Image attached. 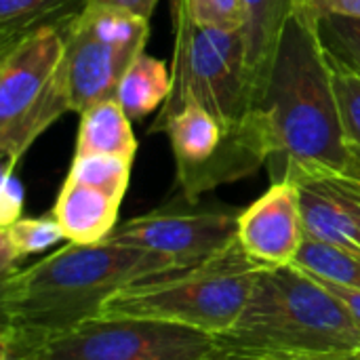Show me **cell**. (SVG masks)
Listing matches in <instances>:
<instances>
[{
  "mask_svg": "<svg viewBox=\"0 0 360 360\" xmlns=\"http://www.w3.org/2000/svg\"><path fill=\"white\" fill-rule=\"evenodd\" d=\"M306 240L297 186L291 179L272 186L238 213V245L264 268L291 266Z\"/></svg>",
  "mask_w": 360,
  "mask_h": 360,
  "instance_id": "30bf717a",
  "label": "cell"
},
{
  "mask_svg": "<svg viewBox=\"0 0 360 360\" xmlns=\"http://www.w3.org/2000/svg\"><path fill=\"white\" fill-rule=\"evenodd\" d=\"M297 4L300 0H243L245 63L259 108L268 86V78H270V70L283 27Z\"/></svg>",
  "mask_w": 360,
  "mask_h": 360,
  "instance_id": "5bb4252c",
  "label": "cell"
},
{
  "mask_svg": "<svg viewBox=\"0 0 360 360\" xmlns=\"http://www.w3.org/2000/svg\"><path fill=\"white\" fill-rule=\"evenodd\" d=\"M27 360H205L215 338L190 327L116 316H97L51 335H23L2 327Z\"/></svg>",
  "mask_w": 360,
  "mask_h": 360,
  "instance_id": "ba28073f",
  "label": "cell"
},
{
  "mask_svg": "<svg viewBox=\"0 0 360 360\" xmlns=\"http://www.w3.org/2000/svg\"><path fill=\"white\" fill-rule=\"evenodd\" d=\"M179 268L169 257L112 240L70 243L49 257L2 278V327L23 335H51L101 314L124 285Z\"/></svg>",
  "mask_w": 360,
  "mask_h": 360,
  "instance_id": "7a4b0ae2",
  "label": "cell"
},
{
  "mask_svg": "<svg viewBox=\"0 0 360 360\" xmlns=\"http://www.w3.org/2000/svg\"><path fill=\"white\" fill-rule=\"evenodd\" d=\"M226 344L289 352H360V333L344 304L297 266L264 268Z\"/></svg>",
  "mask_w": 360,
  "mask_h": 360,
  "instance_id": "277c9868",
  "label": "cell"
},
{
  "mask_svg": "<svg viewBox=\"0 0 360 360\" xmlns=\"http://www.w3.org/2000/svg\"><path fill=\"white\" fill-rule=\"evenodd\" d=\"M0 360H27V356L13 338L0 333Z\"/></svg>",
  "mask_w": 360,
  "mask_h": 360,
  "instance_id": "f1b7e54d",
  "label": "cell"
},
{
  "mask_svg": "<svg viewBox=\"0 0 360 360\" xmlns=\"http://www.w3.org/2000/svg\"><path fill=\"white\" fill-rule=\"evenodd\" d=\"M181 4L190 19L198 25L226 32H243V0H181Z\"/></svg>",
  "mask_w": 360,
  "mask_h": 360,
  "instance_id": "7402d4cb",
  "label": "cell"
},
{
  "mask_svg": "<svg viewBox=\"0 0 360 360\" xmlns=\"http://www.w3.org/2000/svg\"><path fill=\"white\" fill-rule=\"evenodd\" d=\"M171 89V65L143 51L124 70L116 89V99L131 120H141L165 105Z\"/></svg>",
  "mask_w": 360,
  "mask_h": 360,
  "instance_id": "2e32d148",
  "label": "cell"
},
{
  "mask_svg": "<svg viewBox=\"0 0 360 360\" xmlns=\"http://www.w3.org/2000/svg\"><path fill=\"white\" fill-rule=\"evenodd\" d=\"M137 55L141 53L122 49L97 36L82 13L70 21L63 61L70 112L82 114L91 105L116 97L118 82Z\"/></svg>",
  "mask_w": 360,
  "mask_h": 360,
  "instance_id": "8fae6325",
  "label": "cell"
},
{
  "mask_svg": "<svg viewBox=\"0 0 360 360\" xmlns=\"http://www.w3.org/2000/svg\"><path fill=\"white\" fill-rule=\"evenodd\" d=\"M327 44V42H325ZM331 78L342 116V127L350 148L360 154V68L329 49Z\"/></svg>",
  "mask_w": 360,
  "mask_h": 360,
  "instance_id": "44dd1931",
  "label": "cell"
},
{
  "mask_svg": "<svg viewBox=\"0 0 360 360\" xmlns=\"http://www.w3.org/2000/svg\"><path fill=\"white\" fill-rule=\"evenodd\" d=\"M264 266L238 245L186 268L143 276L118 289L99 316L148 319L226 335L245 312Z\"/></svg>",
  "mask_w": 360,
  "mask_h": 360,
  "instance_id": "3957f363",
  "label": "cell"
},
{
  "mask_svg": "<svg viewBox=\"0 0 360 360\" xmlns=\"http://www.w3.org/2000/svg\"><path fill=\"white\" fill-rule=\"evenodd\" d=\"M108 240L154 251L186 268L217 255L238 240V213L158 209L116 226Z\"/></svg>",
  "mask_w": 360,
  "mask_h": 360,
  "instance_id": "9c48e42d",
  "label": "cell"
},
{
  "mask_svg": "<svg viewBox=\"0 0 360 360\" xmlns=\"http://www.w3.org/2000/svg\"><path fill=\"white\" fill-rule=\"evenodd\" d=\"M91 4H101V6H112V8H120L139 17L150 19L158 0H89Z\"/></svg>",
  "mask_w": 360,
  "mask_h": 360,
  "instance_id": "83f0119b",
  "label": "cell"
},
{
  "mask_svg": "<svg viewBox=\"0 0 360 360\" xmlns=\"http://www.w3.org/2000/svg\"><path fill=\"white\" fill-rule=\"evenodd\" d=\"M297 186L306 236L360 251V179L340 175L285 177Z\"/></svg>",
  "mask_w": 360,
  "mask_h": 360,
  "instance_id": "7c38bea8",
  "label": "cell"
},
{
  "mask_svg": "<svg viewBox=\"0 0 360 360\" xmlns=\"http://www.w3.org/2000/svg\"><path fill=\"white\" fill-rule=\"evenodd\" d=\"M68 25L42 27L0 51L2 165L17 167L27 148L70 110L63 76Z\"/></svg>",
  "mask_w": 360,
  "mask_h": 360,
  "instance_id": "8992f818",
  "label": "cell"
},
{
  "mask_svg": "<svg viewBox=\"0 0 360 360\" xmlns=\"http://www.w3.org/2000/svg\"><path fill=\"white\" fill-rule=\"evenodd\" d=\"M319 23L327 46L342 59L360 68V19L319 17Z\"/></svg>",
  "mask_w": 360,
  "mask_h": 360,
  "instance_id": "cb8c5ba5",
  "label": "cell"
},
{
  "mask_svg": "<svg viewBox=\"0 0 360 360\" xmlns=\"http://www.w3.org/2000/svg\"><path fill=\"white\" fill-rule=\"evenodd\" d=\"M63 238L65 234L53 213L44 217H19L8 228H0L2 278L19 270V262H23L27 255L40 253Z\"/></svg>",
  "mask_w": 360,
  "mask_h": 360,
  "instance_id": "ac0fdd59",
  "label": "cell"
},
{
  "mask_svg": "<svg viewBox=\"0 0 360 360\" xmlns=\"http://www.w3.org/2000/svg\"><path fill=\"white\" fill-rule=\"evenodd\" d=\"M89 0H0V51L51 25L76 19Z\"/></svg>",
  "mask_w": 360,
  "mask_h": 360,
  "instance_id": "e0dca14e",
  "label": "cell"
},
{
  "mask_svg": "<svg viewBox=\"0 0 360 360\" xmlns=\"http://www.w3.org/2000/svg\"><path fill=\"white\" fill-rule=\"evenodd\" d=\"M120 202L122 200L99 188L65 177L53 207V215L68 243L97 245L116 230Z\"/></svg>",
  "mask_w": 360,
  "mask_h": 360,
  "instance_id": "4fadbf2b",
  "label": "cell"
},
{
  "mask_svg": "<svg viewBox=\"0 0 360 360\" xmlns=\"http://www.w3.org/2000/svg\"><path fill=\"white\" fill-rule=\"evenodd\" d=\"M293 266L312 276L360 291V251L335 247L306 236Z\"/></svg>",
  "mask_w": 360,
  "mask_h": 360,
  "instance_id": "d6986e66",
  "label": "cell"
},
{
  "mask_svg": "<svg viewBox=\"0 0 360 360\" xmlns=\"http://www.w3.org/2000/svg\"><path fill=\"white\" fill-rule=\"evenodd\" d=\"M274 154L272 181L295 175L360 179V154L344 133L319 15L302 2L287 19L262 99Z\"/></svg>",
  "mask_w": 360,
  "mask_h": 360,
  "instance_id": "6da1fadb",
  "label": "cell"
},
{
  "mask_svg": "<svg viewBox=\"0 0 360 360\" xmlns=\"http://www.w3.org/2000/svg\"><path fill=\"white\" fill-rule=\"evenodd\" d=\"M319 278V276H316ZM342 304H344V308L348 310V314H350V319H352V323L356 325V329H359L360 333V291L356 289H348V287H342V285H335V283H331V281H325V278H319Z\"/></svg>",
  "mask_w": 360,
  "mask_h": 360,
  "instance_id": "4316f807",
  "label": "cell"
},
{
  "mask_svg": "<svg viewBox=\"0 0 360 360\" xmlns=\"http://www.w3.org/2000/svg\"><path fill=\"white\" fill-rule=\"evenodd\" d=\"M158 133L169 135L175 181L188 205H196L202 194L219 186L257 173L274 154L264 110L243 124H226L200 105H186Z\"/></svg>",
  "mask_w": 360,
  "mask_h": 360,
  "instance_id": "52a82bcc",
  "label": "cell"
},
{
  "mask_svg": "<svg viewBox=\"0 0 360 360\" xmlns=\"http://www.w3.org/2000/svg\"><path fill=\"white\" fill-rule=\"evenodd\" d=\"M131 118L122 110L116 97L99 101L80 114L76 154H110L127 160H135L137 139L131 129Z\"/></svg>",
  "mask_w": 360,
  "mask_h": 360,
  "instance_id": "9a60e30c",
  "label": "cell"
},
{
  "mask_svg": "<svg viewBox=\"0 0 360 360\" xmlns=\"http://www.w3.org/2000/svg\"><path fill=\"white\" fill-rule=\"evenodd\" d=\"M173 15V59L171 95L158 112L150 133L181 108L200 105L226 124H243L262 108L255 101L253 84L245 63L243 32H226L198 25L186 13L181 0H171Z\"/></svg>",
  "mask_w": 360,
  "mask_h": 360,
  "instance_id": "5b68a950",
  "label": "cell"
},
{
  "mask_svg": "<svg viewBox=\"0 0 360 360\" xmlns=\"http://www.w3.org/2000/svg\"><path fill=\"white\" fill-rule=\"evenodd\" d=\"M205 360H360V352H289L245 348L215 340L211 354Z\"/></svg>",
  "mask_w": 360,
  "mask_h": 360,
  "instance_id": "603a6c76",
  "label": "cell"
},
{
  "mask_svg": "<svg viewBox=\"0 0 360 360\" xmlns=\"http://www.w3.org/2000/svg\"><path fill=\"white\" fill-rule=\"evenodd\" d=\"M133 160L110 156V154H89V156H74L68 177L82 181L86 186L99 188L114 198L122 200L129 179H131Z\"/></svg>",
  "mask_w": 360,
  "mask_h": 360,
  "instance_id": "ffe728a7",
  "label": "cell"
},
{
  "mask_svg": "<svg viewBox=\"0 0 360 360\" xmlns=\"http://www.w3.org/2000/svg\"><path fill=\"white\" fill-rule=\"evenodd\" d=\"M23 209V186L15 175L13 165H2L0 179V228H8L21 217Z\"/></svg>",
  "mask_w": 360,
  "mask_h": 360,
  "instance_id": "d4e9b609",
  "label": "cell"
},
{
  "mask_svg": "<svg viewBox=\"0 0 360 360\" xmlns=\"http://www.w3.org/2000/svg\"><path fill=\"white\" fill-rule=\"evenodd\" d=\"M319 17H350L360 19V0H300Z\"/></svg>",
  "mask_w": 360,
  "mask_h": 360,
  "instance_id": "484cf974",
  "label": "cell"
}]
</instances>
